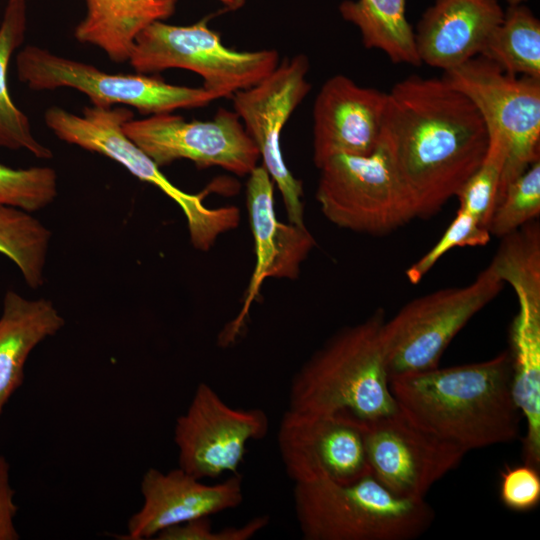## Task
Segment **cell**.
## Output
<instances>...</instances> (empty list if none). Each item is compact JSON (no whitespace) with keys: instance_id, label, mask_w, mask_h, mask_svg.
<instances>
[{"instance_id":"6da1fadb","label":"cell","mask_w":540,"mask_h":540,"mask_svg":"<svg viewBox=\"0 0 540 540\" xmlns=\"http://www.w3.org/2000/svg\"><path fill=\"white\" fill-rule=\"evenodd\" d=\"M386 93L379 142L416 218L430 217L481 165L489 132L471 100L443 78L413 75Z\"/></svg>"},{"instance_id":"7a4b0ae2","label":"cell","mask_w":540,"mask_h":540,"mask_svg":"<svg viewBox=\"0 0 540 540\" xmlns=\"http://www.w3.org/2000/svg\"><path fill=\"white\" fill-rule=\"evenodd\" d=\"M390 389L408 418L466 452L519 436L523 417L508 350L482 362L395 376Z\"/></svg>"},{"instance_id":"3957f363","label":"cell","mask_w":540,"mask_h":540,"mask_svg":"<svg viewBox=\"0 0 540 540\" xmlns=\"http://www.w3.org/2000/svg\"><path fill=\"white\" fill-rule=\"evenodd\" d=\"M385 319L377 309L314 352L292 378L288 410L344 416L361 425L397 411L381 341Z\"/></svg>"},{"instance_id":"277c9868","label":"cell","mask_w":540,"mask_h":540,"mask_svg":"<svg viewBox=\"0 0 540 540\" xmlns=\"http://www.w3.org/2000/svg\"><path fill=\"white\" fill-rule=\"evenodd\" d=\"M295 515L305 540H412L434 521L425 499L402 498L372 474L351 483H295Z\"/></svg>"},{"instance_id":"5b68a950","label":"cell","mask_w":540,"mask_h":540,"mask_svg":"<svg viewBox=\"0 0 540 540\" xmlns=\"http://www.w3.org/2000/svg\"><path fill=\"white\" fill-rule=\"evenodd\" d=\"M133 118L126 107L90 106L81 115L52 106L44 114L47 127L62 141L102 154L125 167L141 181L159 188L181 208L194 248L208 251L217 238L235 229L240 211L235 206L211 208L203 203L205 193L190 194L175 186L160 167L123 131Z\"/></svg>"},{"instance_id":"8992f818","label":"cell","mask_w":540,"mask_h":540,"mask_svg":"<svg viewBox=\"0 0 540 540\" xmlns=\"http://www.w3.org/2000/svg\"><path fill=\"white\" fill-rule=\"evenodd\" d=\"M208 18L180 26L155 21L136 38L129 59L137 73L185 69L198 74L218 99L254 86L279 64L274 49L237 51L226 47L210 29Z\"/></svg>"},{"instance_id":"52a82bcc","label":"cell","mask_w":540,"mask_h":540,"mask_svg":"<svg viewBox=\"0 0 540 540\" xmlns=\"http://www.w3.org/2000/svg\"><path fill=\"white\" fill-rule=\"evenodd\" d=\"M503 286L490 263L468 285L415 298L385 319L381 341L389 379L439 366L453 338Z\"/></svg>"},{"instance_id":"ba28073f","label":"cell","mask_w":540,"mask_h":540,"mask_svg":"<svg viewBox=\"0 0 540 540\" xmlns=\"http://www.w3.org/2000/svg\"><path fill=\"white\" fill-rule=\"evenodd\" d=\"M316 200L338 227L369 235L390 233L416 218L383 145L369 155L339 154L320 168Z\"/></svg>"},{"instance_id":"9c48e42d","label":"cell","mask_w":540,"mask_h":540,"mask_svg":"<svg viewBox=\"0 0 540 540\" xmlns=\"http://www.w3.org/2000/svg\"><path fill=\"white\" fill-rule=\"evenodd\" d=\"M16 71L18 79L32 90L69 87L85 94L93 106L123 104L142 115L200 108L218 99L204 87L173 85L140 73L110 74L33 45L18 52Z\"/></svg>"},{"instance_id":"30bf717a","label":"cell","mask_w":540,"mask_h":540,"mask_svg":"<svg viewBox=\"0 0 540 540\" xmlns=\"http://www.w3.org/2000/svg\"><path fill=\"white\" fill-rule=\"evenodd\" d=\"M442 78L471 100L487 129L497 132L505 145L499 198L540 160V80L509 74L479 55L445 71Z\"/></svg>"},{"instance_id":"8fae6325","label":"cell","mask_w":540,"mask_h":540,"mask_svg":"<svg viewBox=\"0 0 540 540\" xmlns=\"http://www.w3.org/2000/svg\"><path fill=\"white\" fill-rule=\"evenodd\" d=\"M309 60L296 54L281 60L263 80L233 94L234 112L255 143L262 166L277 185L289 223H304L302 182L288 169L281 150V134L292 113L311 89Z\"/></svg>"},{"instance_id":"7c38bea8","label":"cell","mask_w":540,"mask_h":540,"mask_svg":"<svg viewBox=\"0 0 540 540\" xmlns=\"http://www.w3.org/2000/svg\"><path fill=\"white\" fill-rule=\"evenodd\" d=\"M123 131L158 167L187 159L199 168L216 166L246 176L260 160L238 115L224 108L207 121H186L171 113L132 118Z\"/></svg>"},{"instance_id":"4fadbf2b","label":"cell","mask_w":540,"mask_h":540,"mask_svg":"<svg viewBox=\"0 0 540 540\" xmlns=\"http://www.w3.org/2000/svg\"><path fill=\"white\" fill-rule=\"evenodd\" d=\"M269 424L264 410L231 407L200 383L175 423L178 467L200 480L238 474L248 443L264 438Z\"/></svg>"},{"instance_id":"5bb4252c","label":"cell","mask_w":540,"mask_h":540,"mask_svg":"<svg viewBox=\"0 0 540 540\" xmlns=\"http://www.w3.org/2000/svg\"><path fill=\"white\" fill-rule=\"evenodd\" d=\"M362 429L370 473L402 498L425 499L467 453L417 425L399 408Z\"/></svg>"},{"instance_id":"9a60e30c","label":"cell","mask_w":540,"mask_h":540,"mask_svg":"<svg viewBox=\"0 0 540 540\" xmlns=\"http://www.w3.org/2000/svg\"><path fill=\"white\" fill-rule=\"evenodd\" d=\"M277 444L295 483H351L370 474L362 425L344 416L284 413Z\"/></svg>"},{"instance_id":"2e32d148","label":"cell","mask_w":540,"mask_h":540,"mask_svg":"<svg viewBox=\"0 0 540 540\" xmlns=\"http://www.w3.org/2000/svg\"><path fill=\"white\" fill-rule=\"evenodd\" d=\"M246 206L254 239L255 265L237 317L221 332L222 346L234 342L266 278L296 279L302 262L315 246L306 227L282 223L274 210V181L264 166L248 175Z\"/></svg>"},{"instance_id":"e0dca14e","label":"cell","mask_w":540,"mask_h":540,"mask_svg":"<svg viewBox=\"0 0 540 540\" xmlns=\"http://www.w3.org/2000/svg\"><path fill=\"white\" fill-rule=\"evenodd\" d=\"M140 490L143 504L130 517L124 540L155 538L169 527L236 508L243 501L239 473L205 484L179 467L168 472L149 468Z\"/></svg>"},{"instance_id":"ac0fdd59","label":"cell","mask_w":540,"mask_h":540,"mask_svg":"<svg viewBox=\"0 0 540 540\" xmlns=\"http://www.w3.org/2000/svg\"><path fill=\"white\" fill-rule=\"evenodd\" d=\"M387 93L345 75L326 80L313 106V161L319 169L339 154L369 155L381 137Z\"/></svg>"},{"instance_id":"d6986e66","label":"cell","mask_w":540,"mask_h":540,"mask_svg":"<svg viewBox=\"0 0 540 540\" xmlns=\"http://www.w3.org/2000/svg\"><path fill=\"white\" fill-rule=\"evenodd\" d=\"M503 15L498 0H435L414 30L421 63L445 72L478 56Z\"/></svg>"},{"instance_id":"ffe728a7","label":"cell","mask_w":540,"mask_h":540,"mask_svg":"<svg viewBox=\"0 0 540 540\" xmlns=\"http://www.w3.org/2000/svg\"><path fill=\"white\" fill-rule=\"evenodd\" d=\"M518 312L510 328L512 388L526 424L522 439L525 464L540 467V281L522 279L510 285Z\"/></svg>"},{"instance_id":"44dd1931","label":"cell","mask_w":540,"mask_h":540,"mask_svg":"<svg viewBox=\"0 0 540 540\" xmlns=\"http://www.w3.org/2000/svg\"><path fill=\"white\" fill-rule=\"evenodd\" d=\"M64 325L65 319L52 301L27 299L14 290L5 293L0 315V417L23 382L30 353Z\"/></svg>"},{"instance_id":"7402d4cb","label":"cell","mask_w":540,"mask_h":540,"mask_svg":"<svg viewBox=\"0 0 540 540\" xmlns=\"http://www.w3.org/2000/svg\"><path fill=\"white\" fill-rule=\"evenodd\" d=\"M177 0H86L87 13L74 37L103 50L116 63L127 62L137 36L151 23L169 18Z\"/></svg>"},{"instance_id":"603a6c76","label":"cell","mask_w":540,"mask_h":540,"mask_svg":"<svg viewBox=\"0 0 540 540\" xmlns=\"http://www.w3.org/2000/svg\"><path fill=\"white\" fill-rule=\"evenodd\" d=\"M407 0H344L342 18L356 26L363 45L378 49L397 64L421 65L414 29L406 17Z\"/></svg>"},{"instance_id":"cb8c5ba5","label":"cell","mask_w":540,"mask_h":540,"mask_svg":"<svg viewBox=\"0 0 540 540\" xmlns=\"http://www.w3.org/2000/svg\"><path fill=\"white\" fill-rule=\"evenodd\" d=\"M26 28V1L8 0L0 24V148L23 149L37 158L50 159L52 151L34 137L27 115L14 104L8 89V66L24 41Z\"/></svg>"},{"instance_id":"d4e9b609","label":"cell","mask_w":540,"mask_h":540,"mask_svg":"<svg viewBox=\"0 0 540 540\" xmlns=\"http://www.w3.org/2000/svg\"><path fill=\"white\" fill-rule=\"evenodd\" d=\"M479 56L505 72L540 80V21L523 4L508 6Z\"/></svg>"},{"instance_id":"484cf974","label":"cell","mask_w":540,"mask_h":540,"mask_svg":"<svg viewBox=\"0 0 540 540\" xmlns=\"http://www.w3.org/2000/svg\"><path fill=\"white\" fill-rule=\"evenodd\" d=\"M51 231L31 212L0 205V253L19 269L28 287L44 283Z\"/></svg>"},{"instance_id":"4316f807","label":"cell","mask_w":540,"mask_h":540,"mask_svg":"<svg viewBox=\"0 0 540 540\" xmlns=\"http://www.w3.org/2000/svg\"><path fill=\"white\" fill-rule=\"evenodd\" d=\"M540 213V160L511 181L500 194L488 222L491 235L504 237L534 221Z\"/></svg>"},{"instance_id":"83f0119b","label":"cell","mask_w":540,"mask_h":540,"mask_svg":"<svg viewBox=\"0 0 540 540\" xmlns=\"http://www.w3.org/2000/svg\"><path fill=\"white\" fill-rule=\"evenodd\" d=\"M487 130L489 146L485 158L456 195L460 203L459 208L485 228L497 204L506 158L505 145L499 134L494 130Z\"/></svg>"},{"instance_id":"f1b7e54d","label":"cell","mask_w":540,"mask_h":540,"mask_svg":"<svg viewBox=\"0 0 540 540\" xmlns=\"http://www.w3.org/2000/svg\"><path fill=\"white\" fill-rule=\"evenodd\" d=\"M57 196V175L51 167L11 168L0 163V205L35 212Z\"/></svg>"},{"instance_id":"f546056e","label":"cell","mask_w":540,"mask_h":540,"mask_svg":"<svg viewBox=\"0 0 540 540\" xmlns=\"http://www.w3.org/2000/svg\"><path fill=\"white\" fill-rule=\"evenodd\" d=\"M491 234L470 214L458 209L456 216L435 245L405 271L408 281L419 283L437 261L455 247L486 245Z\"/></svg>"},{"instance_id":"4dcf8cb0","label":"cell","mask_w":540,"mask_h":540,"mask_svg":"<svg viewBox=\"0 0 540 540\" xmlns=\"http://www.w3.org/2000/svg\"><path fill=\"white\" fill-rule=\"evenodd\" d=\"M270 522L267 515L257 516L239 527L212 531L209 517L199 518L169 527L155 537L157 540H248Z\"/></svg>"},{"instance_id":"1f68e13d","label":"cell","mask_w":540,"mask_h":540,"mask_svg":"<svg viewBox=\"0 0 540 540\" xmlns=\"http://www.w3.org/2000/svg\"><path fill=\"white\" fill-rule=\"evenodd\" d=\"M500 499L504 506L516 512H528L540 502L539 469L522 464L506 467L500 474Z\"/></svg>"},{"instance_id":"d6a6232c","label":"cell","mask_w":540,"mask_h":540,"mask_svg":"<svg viewBox=\"0 0 540 540\" xmlns=\"http://www.w3.org/2000/svg\"><path fill=\"white\" fill-rule=\"evenodd\" d=\"M15 491L9 481V464L0 456V540H17L19 534L14 523L18 507L14 501Z\"/></svg>"},{"instance_id":"836d02e7","label":"cell","mask_w":540,"mask_h":540,"mask_svg":"<svg viewBox=\"0 0 540 540\" xmlns=\"http://www.w3.org/2000/svg\"><path fill=\"white\" fill-rule=\"evenodd\" d=\"M227 10L235 11L242 8L247 0H218Z\"/></svg>"},{"instance_id":"e575fe53","label":"cell","mask_w":540,"mask_h":540,"mask_svg":"<svg viewBox=\"0 0 540 540\" xmlns=\"http://www.w3.org/2000/svg\"><path fill=\"white\" fill-rule=\"evenodd\" d=\"M506 1L509 4V6H514V5L523 4L527 0H506Z\"/></svg>"}]
</instances>
